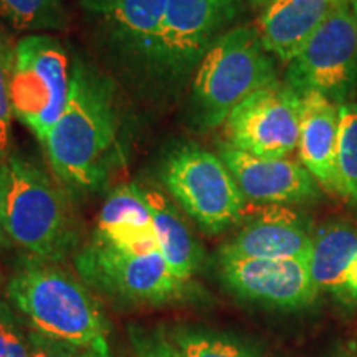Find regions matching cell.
Listing matches in <instances>:
<instances>
[{
  "label": "cell",
  "mask_w": 357,
  "mask_h": 357,
  "mask_svg": "<svg viewBox=\"0 0 357 357\" xmlns=\"http://www.w3.org/2000/svg\"><path fill=\"white\" fill-rule=\"evenodd\" d=\"M167 0H79L101 60L119 82L151 96Z\"/></svg>",
  "instance_id": "cell-6"
},
{
  "label": "cell",
  "mask_w": 357,
  "mask_h": 357,
  "mask_svg": "<svg viewBox=\"0 0 357 357\" xmlns=\"http://www.w3.org/2000/svg\"><path fill=\"white\" fill-rule=\"evenodd\" d=\"M7 181H8V155H0V250H6L12 245L6 229Z\"/></svg>",
  "instance_id": "cell-27"
},
{
  "label": "cell",
  "mask_w": 357,
  "mask_h": 357,
  "mask_svg": "<svg viewBox=\"0 0 357 357\" xmlns=\"http://www.w3.org/2000/svg\"><path fill=\"white\" fill-rule=\"evenodd\" d=\"M71 66V53L53 35H26L15 43L12 113L33 132L42 147L68 105Z\"/></svg>",
  "instance_id": "cell-8"
},
{
  "label": "cell",
  "mask_w": 357,
  "mask_h": 357,
  "mask_svg": "<svg viewBox=\"0 0 357 357\" xmlns=\"http://www.w3.org/2000/svg\"><path fill=\"white\" fill-rule=\"evenodd\" d=\"M301 106V95L284 82L268 84L229 116L223 142L257 158H288L300 141Z\"/></svg>",
  "instance_id": "cell-11"
},
{
  "label": "cell",
  "mask_w": 357,
  "mask_h": 357,
  "mask_svg": "<svg viewBox=\"0 0 357 357\" xmlns=\"http://www.w3.org/2000/svg\"><path fill=\"white\" fill-rule=\"evenodd\" d=\"M284 83L298 95L318 91L336 105L351 101L357 86V19L341 3L288 63Z\"/></svg>",
  "instance_id": "cell-10"
},
{
  "label": "cell",
  "mask_w": 357,
  "mask_h": 357,
  "mask_svg": "<svg viewBox=\"0 0 357 357\" xmlns=\"http://www.w3.org/2000/svg\"><path fill=\"white\" fill-rule=\"evenodd\" d=\"M7 298L33 331L82 351H109V321L95 294L58 263L20 258Z\"/></svg>",
  "instance_id": "cell-2"
},
{
  "label": "cell",
  "mask_w": 357,
  "mask_h": 357,
  "mask_svg": "<svg viewBox=\"0 0 357 357\" xmlns=\"http://www.w3.org/2000/svg\"><path fill=\"white\" fill-rule=\"evenodd\" d=\"M341 298L342 300H357V253L354 260L351 261L349 268H347Z\"/></svg>",
  "instance_id": "cell-28"
},
{
  "label": "cell",
  "mask_w": 357,
  "mask_h": 357,
  "mask_svg": "<svg viewBox=\"0 0 357 357\" xmlns=\"http://www.w3.org/2000/svg\"><path fill=\"white\" fill-rule=\"evenodd\" d=\"M215 265L223 287L253 305L294 311L311 306L319 296L307 261L260 260L217 253Z\"/></svg>",
  "instance_id": "cell-12"
},
{
  "label": "cell",
  "mask_w": 357,
  "mask_h": 357,
  "mask_svg": "<svg viewBox=\"0 0 357 357\" xmlns=\"http://www.w3.org/2000/svg\"><path fill=\"white\" fill-rule=\"evenodd\" d=\"M243 220L218 253L260 260H310L314 230L303 213L287 205H263Z\"/></svg>",
  "instance_id": "cell-14"
},
{
  "label": "cell",
  "mask_w": 357,
  "mask_h": 357,
  "mask_svg": "<svg viewBox=\"0 0 357 357\" xmlns=\"http://www.w3.org/2000/svg\"><path fill=\"white\" fill-rule=\"evenodd\" d=\"M142 189L153 213L155 236L164 260L174 275L184 281H192L205 261L202 243L171 199L159 189Z\"/></svg>",
  "instance_id": "cell-18"
},
{
  "label": "cell",
  "mask_w": 357,
  "mask_h": 357,
  "mask_svg": "<svg viewBox=\"0 0 357 357\" xmlns=\"http://www.w3.org/2000/svg\"><path fill=\"white\" fill-rule=\"evenodd\" d=\"M169 341L176 357H263L240 337L199 326H178Z\"/></svg>",
  "instance_id": "cell-20"
},
{
  "label": "cell",
  "mask_w": 357,
  "mask_h": 357,
  "mask_svg": "<svg viewBox=\"0 0 357 357\" xmlns=\"http://www.w3.org/2000/svg\"><path fill=\"white\" fill-rule=\"evenodd\" d=\"M29 331L12 305L0 301V357H29Z\"/></svg>",
  "instance_id": "cell-24"
},
{
  "label": "cell",
  "mask_w": 357,
  "mask_h": 357,
  "mask_svg": "<svg viewBox=\"0 0 357 357\" xmlns=\"http://www.w3.org/2000/svg\"><path fill=\"white\" fill-rule=\"evenodd\" d=\"M73 200L38 160L8 153L6 229L12 245L58 265L77 255L82 234Z\"/></svg>",
  "instance_id": "cell-3"
},
{
  "label": "cell",
  "mask_w": 357,
  "mask_h": 357,
  "mask_svg": "<svg viewBox=\"0 0 357 357\" xmlns=\"http://www.w3.org/2000/svg\"><path fill=\"white\" fill-rule=\"evenodd\" d=\"M137 349V357H176L174 356L169 336H144L141 334L139 339L134 341ZM79 357H113L109 351H83Z\"/></svg>",
  "instance_id": "cell-26"
},
{
  "label": "cell",
  "mask_w": 357,
  "mask_h": 357,
  "mask_svg": "<svg viewBox=\"0 0 357 357\" xmlns=\"http://www.w3.org/2000/svg\"><path fill=\"white\" fill-rule=\"evenodd\" d=\"M357 253V229L344 222H331L314 230L307 266L312 283L321 291L341 298L342 284Z\"/></svg>",
  "instance_id": "cell-19"
},
{
  "label": "cell",
  "mask_w": 357,
  "mask_h": 357,
  "mask_svg": "<svg viewBox=\"0 0 357 357\" xmlns=\"http://www.w3.org/2000/svg\"><path fill=\"white\" fill-rule=\"evenodd\" d=\"M91 238L136 253L160 252L144 189L131 182L111 190L98 213Z\"/></svg>",
  "instance_id": "cell-16"
},
{
  "label": "cell",
  "mask_w": 357,
  "mask_h": 357,
  "mask_svg": "<svg viewBox=\"0 0 357 357\" xmlns=\"http://www.w3.org/2000/svg\"><path fill=\"white\" fill-rule=\"evenodd\" d=\"M300 162L321 189L337 194L336 144L339 129V106L318 91L301 95Z\"/></svg>",
  "instance_id": "cell-17"
},
{
  "label": "cell",
  "mask_w": 357,
  "mask_h": 357,
  "mask_svg": "<svg viewBox=\"0 0 357 357\" xmlns=\"http://www.w3.org/2000/svg\"><path fill=\"white\" fill-rule=\"evenodd\" d=\"M0 20L22 32H65L70 0H0Z\"/></svg>",
  "instance_id": "cell-21"
},
{
  "label": "cell",
  "mask_w": 357,
  "mask_h": 357,
  "mask_svg": "<svg viewBox=\"0 0 357 357\" xmlns=\"http://www.w3.org/2000/svg\"><path fill=\"white\" fill-rule=\"evenodd\" d=\"M3 284V276H2V271H0V288H2Z\"/></svg>",
  "instance_id": "cell-31"
},
{
  "label": "cell",
  "mask_w": 357,
  "mask_h": 357,
  "mask_svg": "<svg viewBox=\"0 0 357 357\" xmlns=\"http://www.w3.org/2000/svg\"><path fill=\"white\" fill-rule=\"evenodd\" d=\"M82 352L68 342L48 337L33 329L29 331V357H79Z\"/></svg>",
  "instance_id": "cell-25"
},
{
  "label": "cell",
  "mask_w": 357,
  "mask_h": 357,
  "mask_svg": "<svg viewBox=\"0 0 357 357\" xmlns=\"http://www.w3.org/2000/svg\"><path fill=\"white\" fill-rule=\"evenodd\" d=\"M78 276L89 289L126 305H171L192 293V281L174 275L162 253H136L89 240L75 255Z\"/></svg>",
  "instance_id": "cell-9"
},
{
  "label": "cell",
  "mask_w": 357,
  "mask_h": 357,
  "mask_svg": "<svg viewBox=\"0 0 357 357\" xmlns=\"http://www.w3.org/2000/svg\"><path fill=\"white\" fill-rule=\"evenodd\" d=\"M155 176L169 199L205 234L220 235L243 220L247 199L223 159L212 151L176 142L160 154Z\"/></svg>",
  "instance_id": "cell-5"
},
{
  "label": "cell",
  "mask_w": 357,
  "mask_h": 357,
  "mask_svg": "<svg viewBox=\"0 0 357 357\" xmlns=\"http://www.w3.org/2000/svg\"><path fill=\"white\" fill-rule=\"evenodd\" d=\"M223 159L243 197L263 205H298L321 197V187L310 171L289 158L263 159L218 142Z\"/></svg>",
  "instance_id": "cell-13"
},
{
  "label": "cell",
  "mask_w": 357,
  "mask_h": 357,
  "mask_svg": "<svg viewBox=\"0 0 357 357\" xmlns=\"http://www.w3.org/2000/svg\"><path fill=\"white\" fill-rule=\"evenodd\" d=\"M347 3H349L352 13H354L356 19H357V0H347Z\"/></svg>",
  "instance_id": "cell-29"
},
{
  "label": "cell",
  "mask_w": 357,
  "mask_h": 357,
  "mask_svg": "<svg viewBox=\"0 0 357 357\" xmlns=\"http://www.w3.org/2000/svg\"><path fill=\"white\" fill-rule=\"evenodd\" d=\"M347 0H273L255 25L265 50L289 63L316 30Z\"/></svg>",
  "instance_id": "cell-15"
},
{
  "label": "cell",
  "mask_w": 357,
  "mask_h": 357,
  "mask_svg": "<svg viewBox=\"0 0 357 357\" xmlns=\"http://www.w3.org/2000/svg\"><path fill=\"white\" fill-rule=\"evenodd\" d=\"M13 58H15V45L0 30V155L10 153V132H12V100H10V79Z\"/></svg>",
  "instance_id": "cell-23"
},
{
  "label": "cell",
  "mask_w": 357,
  "mask_h": 357,
  "mask_svg": "<svg viewBox=\"0 0 357 357\" xmlns=\"http://www.w3.org/2000/svg\"><path fill=\"white\" fill-rule=\"evenodd\" d=\"M253 2H255V3H266V6H268V3L273 2V0H253Z\"/></svg>",
  "instance_id": "cell-30"
},
{
  "label": "cell",
  "mask_w": 357,
  "mask_h": 357,
  "mask_svg": "<svg viewBox=\"0 0 357 357\" xmlns=\"http://www.w3.org/2000/svg\"><path fill=\"white\" fill-rule=\"evenodd\" d=\"M243 10V0H167L151 96L171 101L181 95L212 45L234 29Z\"/></svg>",
  "instance_id": "cell-7"
},
{
  "label": "cell",
  "mask_w": 357,
  "mask_h": 357,
  "mask_svg": "<svg viewBox=\"0 0 357 357\" xmlns=\"http://www.w3.org/2000/svg\"><path fill=\"white\" fill-rule=\"evenodd\" d=\"M276 82L273 56L263 47L257 26L235 25L212 45L190 79L187 123L195 132H211L248 96Z\"/></svg>",
  "instance_id": "cell-4"
},
{
  "label": "cell",
  "mask_w": 357,
  "mask_h": 357,
  "mask_svg": "<svg viewBox=\"0 0 357 357\" xmlns=\"http://www.w3.org/2000/svg\"><path fill=\"white\" fill-rule=\"evenodd\" d=\"M68 105L43 149L50 171L73 199L108 185L124 158L126 118L116 79L82 53L71 52Z\"/></svg>",
  "instance_id": "cell-1"
},
{
  "label": "cell",
  "mask_w": 357,
  "mask_h": 357,
  "mask_svg": "<svg viewBox=\"0 0 357 357\" xmlns=\"http://www.w3.org/2000/svg\"><path fill=\"white\" fill-rule=\"evenodd\" d=\"M337 195L357 207V102L339 105L336 144Z\"/></svg>",
  "instance_id": "cell-22"
}]
</instances>
